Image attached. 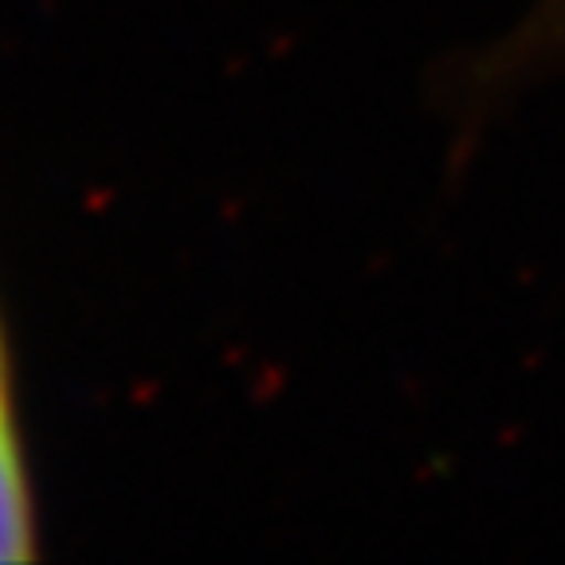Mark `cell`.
Instances as JSON below:
<instances>
[{
  "label": "cell",
  "instance_id": "6da1fadb",
  "mask_svg": "<svg viewBox=\"0 0 565 565\" xmlns=\"http://www.w3.org/2000/svg\"><path fill=\"white\" fill-rule=\"evenodd\" d=\"M35 539H40V522H35V494L32 476H28L9 334L0 318V565L32 562L40 550Z\"/></svg>",
  "mask_w": 565,
  "mask_h": 565
}]
</instances>
